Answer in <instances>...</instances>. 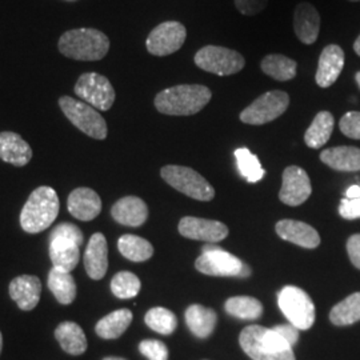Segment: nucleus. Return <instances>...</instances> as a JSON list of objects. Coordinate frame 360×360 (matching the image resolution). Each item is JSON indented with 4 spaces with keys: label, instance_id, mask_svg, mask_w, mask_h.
Returning a JSON list of instances; mask_svg holds the SVG:
<instances>
[{
    "label": "nucleus",
    "instance_id": "f257e3e1",
    "mask_svg": "<svg viewBox=\"0 0 360 360\" xmlns=\"http://www.w3.org/2000/svg\"><path fill=\"white\" fill-rule=\"evenodd\" d=\"M212 98L211 90L202 84H179L159 92L155 107L160 114L190 116L202 111Z\"/></svg>",
    "mask_w": 360,
    "mask_h": 360
},
{
    "label": "nucleus",
    "instance_id": "f03ea898",
    "mask_svg": "<svg viewBox=\"0 0 360 360\" xmlns=\"http://www.w3.org/2000/svg\"><path fill=\"white\" fill-rule=\"evenodd\" d=\"M239 343L252 360H296L292 346L272 328L248 326L240 333Z\"/></svg>",
    "mask_w": 360,
    "mask_h": 360
},
{
    "label": "nucleus",
    "instance_id": "7ed1b4c3",
    "mask_svg": "<svg viewBox=\"0 0 360 360\" xmlns=\"http://www.w3.org/2000/svg\"><path fill=\"white\" fill-rule=\"evenodd\" d=\"M58 47L65 58L82 62H96L102 60L108 53L110 39L95 28H75L60 37Z\"/></svg>",
    "mask_w": 360,
    "mask_h": 360
},
{
    "label": "nucleus",
    "instance_id": "20e7f679",
    "mask_svg": "<svg viewBox=\"0 0 360 360\" xmlns=\"http://www.w3.org/2000/svg\"><path fill=\"white\" fill-rule=\"evenodd\" d=\"M59 198L56 191L41 186L30 195L20 212V226L28 233L47 230L59 214Z\"/></svg>",
    "mask_w": 360,
    "mask_h": 360
},
{
    "label": "nucleus",
    "instance_id": "39448f33",
    "mask_svg": "<svg viewBox=\"0 0 360 360\" xmlns=\"http://www.w3.org/2000/svg\"><path fill=\"white\" fill-rule=\"evenodd\" d=\"M195 267L199 272L210 276L247 278L251 275V269L239 257L214 245H207L202 248V255L196 259Z\"/></svg>",
    "mask_w": 360,
    "mask_h": 360
},
{
    "label": "nucleus",
    "instance_id": "423d86ee",
    "mask_svg": "<svg viewBox=\"0 0 360 360\" xmlns=\"http://www.w3.org/2000/svg\"><path fill=\"white\" fill-rule=\"evenodd\" d=\"M59 105L67 119L77 129L98 141H103L107 138V123L103 116L96 111V108L71 96H62L59 99Z\"/></svg>",
    "mask_w": 360,
    "mask_h": 360
},
{
    "label": "nucleus",
    "instance_id": "0eeeda50",
    "mask_svg": "<svg viewBox=\"0 0 360 360\" xmlns=\"http://www.w3.org/2000/svg\"><path fill=\"white\" fill-rule=\"evenodd\" d=\"M284 316L297 330H309L315 323V306L309 294L295 285H285L278 294Z\"/></svg>",
    "mask_w": 360,
    "mask_h": 360
},
{
    "label": "nucleus",
    "instance_id": "6e6552de",
    "mask_svg": "<svg viewBox=\"0 0 360 360\" xmlns=\"http://www.w3.org/2000/svg\"><path fill=\"white\" fill-rule=\"evenodd\" d=\"M162 178L180 193L202 202L212 200L215 190L199 172L183 166H166L160 169Z\"/></svg>",
    "mask_w": 360,
    "mask_h": 360
},
{
    "label": "nucleus",
    "instance_id": "1a4fd4ad",
    "mask_svg": "<svg viewBox=\"0 0 360 360\" xmlns=\"http://www.w3.org/2000/svg\"><path fill=\"white\" fill-rule=\"evenodd\" d=\"M195 65L200 70L219 77H230L245 68L243 55L220 46H206L196 52Z\"/></svg>",
    "mask_w": 360,
    "mask_h": 360
},
{
    "label": "nucleus",
    "instance_id": "9d476101",
    "mask_svg": "<svg viewBox=\"0 0 360 360\" xmlns=\"http://www.w3.org/2000/svg\"><path fill=\"white\" fill-rule=\"evenodd\" d=\"M290 105V95L284 91H269L260 95L240 112V120L245 124L262 126L283 115Z\"/></svg>",
    "mask_w": 360,
    "mask_h": 360
},
{
    "label": "nucleus",
    "instance_id": "9b49d317",
    "mask_svg": "<svg viewBox=\"0 0 360 360\" xmlns=\"http://www.w3.org/2000/svg\"><path fill=\"white\" fill-rule=\"evenodd\" d=\"M75 94L83 102L101 111H108L116 98L111 82L96 72H87L79 77L75 84Z\"/></svg>",
    "mask_w": 360,
    "mask_h": 360
},
{
    "label": "nucleus",
    "instance_id": "f8f14e48",
    "mask_svg": "<svg viewBox=\"0 0 360 360\" xmlns=\"http://www.w3.org/2000/svg\"><path fill=\"white\" fill-rule=\"evenodd\" d=\"M187 38V30L179 22H165L150 32L146 47L154 56H168L183 47Z\"/></svg>",
    "mask_w": 360,
    "mask_h": 360
},
{
    "label": "nucleus",
    "instance_id": "ddd939ff",
    "mask_svg": "<svg viewBox=\"0 0 360 360\" xmlns=\"http://www.w3.org/2000/svg\"><path fill=\"white\" fill-rule=\"evenodd\" d=\"M312 193V186L307 172L297 166H290L283 172V184L279 199L287 206H300Z\"/></svg>",
    "mask_w": 360,
    "mask_h": 360
},
{
    "label": "nucleus",
    "instance_id": "4468645a",
    "mask_svg": "<svg viewBox=\"0 0 360 360\" xmlns=\"http://www.w3.org/2000/svg\"><path fill=\"white\" fill-rule=\"evenodd\" d=\"M179 232L187 239L218 243L227 238L229 229L218 220L186 217L180 220Z\"/></svg>",
    "mask_w": 360,
    "mask_h": 360
},
{
    "label": "nucleus",
    "instance_id": "2eb2a0df",
    "mask_svg": "<svg viewBox=\"0 0 360 360\" xmlns=\"http://www.w3.org/2000/svg\"><path fill=\"white\" fill-rule=\"evenodd\" d=\"M345 67V51L338 44H330L324 47L319 62L315 80L322 89H328L338 80Z\"/></svg>",
    "mask_w": 360,
    "mask_h": 360
},
{
    "label": "nucleus",
    "instance_id": "dca6fc26",
    "mask_svg": "<svg viewBox=\"0 0 360 360\" xmlns=\"http://www.w3.org/2000/svg\"><path fill=\"white\" fill-rule=\"evenodd\" d=\"M321 15L318 10L307 1L299 3L294 13V31L296 38L303 44H314L321 32Z\"/></svg>",
    "mask_w": 360,
    "mask_h": 360
},
{
    "label": "nucleus",
    "instance_id": "f3484780",
    "mask_svg": "<svg viewBox=\"0 0 360 360\" xmlns=\"http://www.w3.org/2000/svg\"><path fill=\"white\" fill-rule=\"evenodd\" d=\"M67 207L70 214L82 221H90L102 211L101 196L87 187H79L70 193Z\"/></svg>",
    "mask_w": 360,
    "mask_h": 360
},
{
    "label": "nucleus",
    "instance_id": "a211bd4d",
    "mask_svg": "<svg viewBox=\"0 0 360 360\" xmlns=\"http://www.w3.org/2000/svg\"><path fill=\"white\" fill-rule=\"evenodd\" d=\"M84 269L94 281L103 279L108 269V247L105 236L96 232L91 236L84 252Z\"/></svg>",
    "mask_w": 360,
    "mask_h": 360
},
{
    "label": "nucleus",
    "instance_id": "6ab92c4d",
    "mask_svg": "<svg viewBox=\"0 0 360 360\" xmlns=\"http://www.w3.org/2000/svg\"><path fill=\"white\" fill-rule=\"evenodd\" d=\"M276 232L283 240L303 248H316L321 245V236L318 231L303 221L284 219L278 221Z\"/></svg>",
    "mask_w": 360,
    "mask_h": 360
},
{
    "label": "nucleus",
    "instance_id": "aec40b11",
    "mask_svg": "<svg viewBox=\"0 0 360 360\" xmlns=\"http://www.w3.org/2000/svg\"><path fill=\"white\" fill-rule=\"evenodd\" d=\"M8 291L19 309L31 311L38 306L41 294V283L35 275H22L15 278L10 283Z\"/></svg>",
    "mask_w": 360,
    "mask_h": 360
},
{
    "label": "nucleus",
    "instance_id": "412c9836",
    "mask_svg": "<svg viewBox=\"0 0 360 360\" xmlns=\"http://www.w3.org/2000/svg\"><path fill=\"white\" fill-rule=\"evenodd\" d=\"M0 159L16 167H23L31 162L32 150L19 134L4 131L0 132Z\"/></svg>",
    "mask_w": 360,
    "mask_h": 360
},
{
    "label": "nucleus",
    "instance_id": "4be33fe9",
    "mask_svg": "<svg viewBox=\"0 0 360 360\" xmlns=\"http://www.w3.org/2000/svg\"><path fill=\"white\" fill-rule=\"evenodd\" d=\"M111 215L122 226L139 227L148 218V208L141 198L126 196L116 202L111 210Z\"/></svg>",
    "mask_w": 360,
    "mask_h": 360
},
{
    "label": "nucleus",
    "instance_id": "5701e85b",
    "mask_svg": "<svg viewBox=\"0 0 360 360\" xmlns=\"http://www.w3.org/2000/svg\"><path fill=\"white\" fill-rule=\"evenodd\" d=\"M321 160L335 171L356 172L360 171V148L351 146L327 148L322 151Z\"/></svg>",
    "mask_w": 360,
    "mask_h": 360
},
{
    "label": "nucleus",
    "instance_id": "b1692460",
    "mask_svg": "<svg viewBox=\"0 0 360 360\" xmlns=\"http://www.w3.org/2000/svg\"><path fill=\"white\" fill-rule=\"evenodd\" d=\"M50 257L53 269L71 272L80 260V248L71 240L56 238L50 240Z\"/></svg>",
    "mask_w": 360,
    "mask_h": 360
},
{
    "label": "nucleus",
    "instance_id": "393cba45",
    "mask_svg": "<svg viewBox=\"0 0 360 360\" xmlns=\"http://www.w3.org/2000/svg\"><path fill=\"white\" fill-rule=\"evenodd\" d=\"M218 316L215 311L200 304H193L186 309V323L196 338L205 339L214 333Z\"/></svg>",
    "mask_w": 360,
    "mask_h": 360
},
{
    "label": "nucleus",
    "instance_id": "a878e982",
    "mask_svg": "<svg viewBox=\"0 0 360 360\" xmlns=\"http://www.w3.org/2000/svg\"><path fill=\"white\" fill-rule=\"evenodd\" d=\"M55 338L70 355H82L87 349V338L77 323H60L55 330Z\"/></svg>",
    "mask_w": 360,
    "mask_h": 360
},
{
    "label": "nucleus",
    "instance_id": "bb28decb",
    "mask_svg": "<svg viewBox=\"0 0 360 360\" xmlns=\"http://www.w3.org/2000/svg\"><path fill=\"white\" fill-rule=\"evenodd\" d=\"M131 322L132 312L129 309H116L98 322L95 333L102 339H117L126 333Z\"/></svg>",
    "mask_w": 360,
    "mask_h": 360
},
{
    "label": "nucleus",
    "instance_id": "cd10ccee",
    "mask_svg": "<svg viewBox=\"0 0 360 360\" xmlns=\"http://www.w3.org/2000/svg\"><path fill=\"white\" fill-rule=\"evenodd\" d=\"M334 116L328 111H321L312 120L304 134V142L309 148H322L330 141L334 131Z\"/></svg>",
    "mask_w": 360,
    "mask_h": 360
},
{
    "label": "nucleus",
    "instance_id": "c85d7f7f",
    "mask_svg": "<svg viewBox=\"0 0 360 360\" xmlns=\"http://www.w3.org/2000/svg\"><path fill=\"white\" fill-rule=\"evenodd\" d=\"M49 288L60 304L68 306L77 297V283L71 272L52 269L49 272Z\"/></svg>",
    "mask_w": 360,
    "mask_h": 360
},
{
    "label": "nucleus",
    "instance_id": "c756f323",
    "mask_svg": "<svg viewBox=\"0 0 360 360\" xmlns=\"http://www.w3.org/2000/svg\"><path fill=\"white\" fill-rule=\"evenodd\" d=\"M260 68L267 77L278 82H288L296 77L297 63L288 56L281 53H271L262 60Z\"/></svg>",
    "mask_w": 360,
    "mask_h": 360
},
{
    "label": "nucleus",
    "instance_id": "7c9ffc66",
    "mask_svg": "<svg viewBox=\"0 0 360 360\" xmlns=\"http://www.w3.org/2000/svg\"><path fill=\"white\" fill-rule=\"evenodd\" d=\"M119 252L131 262H146L154 255L153 245L136 235H123L117 240Z\"/></svg>",
    "mask_w": 360,
    "mask_h": 360
},
{
    "label": "nucleus",
    "instance_id": "2f4dec72",
    "mask_svg": "<svg viewBox=\"0 0 360 360\" xmlns=\"http://www.w3.org/2000/svg\"><path fill=\"white\" fill-rule=\"evenodd\" d=\"M224 309L227 314L240 321H257L263 314L262 303L251 296H233L230 297Z\"/></svg>",
    "mask_w": 360,
    "mask_h": 360
},
{
    "label": "nucleus",
    "instance_id": "473e14b6",
    "mask_svg": "<svg viewBox=\"0 0 360 360\" xmlns=\"http://www.w3.org/2000/svg\"><path fill=\"white\" fill-rule=\"evenodd\" d=\"M330 321L335 326H351L360 321V292L348 296L338 303L330 312Z\"/></svg>",
    "mask_w": 360,
    "mask_h": 360
},
{
    "label": "nucleus",
    "instance_id": "72a5a7b5",
    "mask_svg": "<svg viewBox=\"0 0 360 360\" xmlns=\"http://www.w3.org/2000/svg\"><path fill=\"white\" fill-rule=\"evenodd\" d=\"M146 324L158 334L169 335L176 330L178 319L172 311L163 307H154L144 316Z\"/></svg>",
    "mask_w": 360,
    "mask_h": 360
},
{
    "label": "nucleus",
    "instance_id": "f704fd0d",
    "mask_svg": "<svg viewBox=\"0 0 360 360\" xmlns=\"http://www.w3.org/2000/svg\"><path fill=\"white\" fill-rule=\"evenodd\" d=\"M235 158L239 172L250 183H257L263 179L266 171L262 167L257 155L252 154L248 148H239L235 151Z\"/></svg>",
    "mask_w": 360,
    "mask_h": 360
},
{
    "label": "nucleus",
    "instance_id": "c9c22d12",
    "mask_svg": "<svg viewBox=\"0 0 360 360\" xmlns=\"http://www.w3.org/2000/svg\"><path fill=\"white\" fill-rule=\"evenodd\" d=\"M141 287H142V284H141L139 278L129 271L117 272L111 281V291L117 299L135 297L139 294Z\"/></svg>",
    "mask_w": 360,
    "mask_h": 360
},
{
    "label": "nucleus",
    "instance_id": "e433bc0d",
    "mask_svg": "<svg viewBox=\"0 0 360 360\" xmlns=\"http://www.w3.org/2000/svg\"><path fill=\"white\" fill-rule=\"evenodd\" d=\"M56 238H62L65 240H71L74 243H77L79 247L83 245L84 242V236H83V232L82 230L72 224V223H60L58 224L53 230H52L51 235H50V240L52 239H56Z\"/></svg>",
    "mask_w": 360,
    "mask_h": 360
},
{
    "label": "nucleus",
    "instance_id": "4c0bfd02",
    "mask_svg": "<svg viewBox=\"0 0 360 360\" xmlns=\"http://www.w3.org/2000/svg\"><path fill=\"white\" fill-rule=\"evenodd\" d=\"M139 351L148 360H168V348L163 342L146 339L141 342Z\"/></svg>",
    "mask_w": 360,
    "mask_h": 360
},
{
    "label": "nucleus",
    "instance_id": "58836bf2",
    "mask_svg": "<svg viewBox=\"0 0 360 360\" xmlns=\"http://www.w3.org/2000/svg\"><path fill=\"white\" fill-rule=\"evenodd\" d=\"M340 131L351 139L360 141V112L349 111L339 122Z\"/></svg>",
    "mask_w": 360,
    "mask_h": 360
},
{
    "label": "nucleus",
    "instance_id": "ea45409f",
    "mask_svg": "<svg viewBox=\"0 0 360 360\" xmlns=\"http://www.w3.org/2000/svg\"><path fill=\"white\" fill-rule=\"evenodd\" d=\"M267 4L269 0H235L238 11L245 16H252L264 11Z\"/></svg>",
    "mask_w": 360,
    "mask_h": 360
},
{
    "label": "nucleus",
    "instance_id": "a19ab883",
    "mask_svg": "<svg viewBox=\"0 0 360 360\" xmlns=\"http://www.w3.org/2000/svg\"><path fill=\"white\" fill-rule=\"evenodd\" d=\"M339 214L342 218L347 220L360 219V199H342L339 206Z\"/></svg>",
    "mask_w": 360,
    "mask_h": 360
},
{
    "label": "nucleus",
    "instance_id": "79ce46f5",
    "mask_svg": "<svg viewBox=\"0 0 360 360\" xmlns=\"http://www.w3.org/2000/svg\"><path fill=\"white\" fill-rule=\"evenodd\" d=\"M272 330L281 335L290 346H295L299 340V330L292 324H279L275 326Z\"/></svg>",
    "mask_w": 360,
    "mask_h": 360
},
{
    "label": "nucleus",
    "instance_id": "37998d69",
    "mask_svg": "<svg viewBox=\"0 0 360 360\" xmlns=\"http://www.w3.org/2000/svg\"><path fill=\"white\" fill-rule=\"evenodd\" d=\"M347 252L351 263L360 270V233L352 235L348 239Z\"/></svg>",
    "mask_w": 360,
    "mask_h": 360
},
{
    "label": "nucleus",
    "instance_id": "c03bdc74",
    "mask_svg": "<svg viewBox=\"0 0 360 360\" xmlns=\"http://www.w3.org/2000/svg\"><path fill=\"white\" fill-rule=\"evenodd\" d=\"M346 198L347 199H360V186H351L348 187L346 191Z\"/></svg>",
    "mask_w": 360,
    "mask_h": 360
},
{
    "label": "nucleus",
    "instance_id": "a18cd8bd",
    "mask_svg": "<svg viewBox=\"0 0 360 360\" xmlns=\"http://www.w3.org/2000/svg\"><path fill=\"white\" fill-rule=\"evenodd\" d=\"M354 50H355V52L360 56V35L358 37V39L355 40V43H354Z\"/></svg>",
    "mask_w": 360,
    "mask_h": 360
},
{
    "label": "nucleus",
    "instance_id": "49530a36",
    "mask_svg": "<svg viewBox=\"0 0 360 360\" xmlns=\"http://www.w3.org/2000/svg\"><path fill=\"white\" fill-rule=\"evenodd\" d=\"M103 360H126V359H123V358H117V356H107V358H104Z\"/></svg>",
    "mask_w": 360,
    "mask_h": 360
},
{
    "label": "nucleus",
    "instance_id": "de8ad7c7",
    "mask_svg": "<svg viewBox=\"0 0 360 360\" xmlns=\"http://www.w3.org/2000/svg\"><path fill=\"white\" fill-rule=\"evenodd\" d=\"M355 80H356V83H358V86H359L360 89V71L359 72H356V75H355Z\"/></svg>",
    "mask_w": 360,
    "mask_h": 360
},
{
    "label": "nucleus",
    "instance_id": "09e8293b",
    "mask_svg": "<svg viewBox=\"0 0 360 360\" xmlns=\"http://www.w3.org/2000/svg\"><path fill=\"white\" fill-rule=\"evenodd\" d=\"M1 348H3V336H1V333H0V352H1Z\"/></svg>",
    "mask_w": 360,
    "mask_h": 360
},
{
    "label": "nucleus",
    "instance_id": "8fccbe9b",
    "mask_svg": "<svg viewBox=\"0 0 360 360\" xmlns=\"http://www.w3.org/2000/svg\"><path fill=\"white\" fill-rule=\"evenodd\" d=\"M348 1H360V0H348Z\"/></svg>",
    "mask_w": 360,
    "mask_h": 360
}]
</instances>
